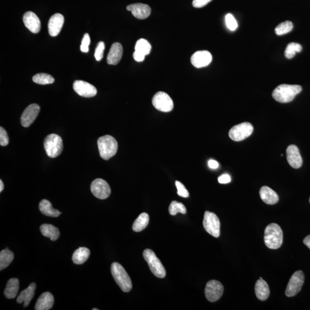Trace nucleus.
<instances>
[{"label":"nucleus","mask_w":310,"mask_h":310,"mask_svg":"<svg viewBox=\"0 0 310 310\" xmlns=\"http://www.w3.org/2000/svg\"><path fill=\"white\" fill-rule=\"evenodd\" d=\"M91 191L97 198L105 199L108 198L111 193V189L105 180L96 179L91 183Z\"/></svg>","instance_id":"12"},{"label":"nucleus","mask_w":310,"mask_h":310,"mask_svg":"<svg viewBox=\"0 0 310 310\" xmlns=\"http://www.w3.org/2000/svg\"><path fill=\"white\" fill-rule=\"evenodd\" d=\"M293 28V25L292 21H286L281 23L277 25L275 28V33L277 35H283L289 33L292 31Z\"/></svg>","instance_id":"34"},{"label":"nucleus","mask_w":310,"mask_h":310,"mask_svg":"<svg viewBox=\"0 0 310 310\" xmlns=\"http://www.w3.org/2000/svg\"><path fill=\"white\" fill-rule=\"evenodd\" d=\"M303 243L310 249V235L305 237L303 240Z\"/></svg>","instance_id":"45"},{"label":"nucleus","mask_w":310,"mask_h":310,"mask_svg":"<svg viewBox=\"0 0 310 310\" xmlns=\"http://www.w3.org/2000/svg\"><path fill=\"white\" fill-rule=\"evenodd\" d=\"M134 58L136 61L138 62H143L145 59V56L140 52H135L134 53Z\"/></svg>","instance_id":"43"},{"label":"nucleus","mask_w":310,"mask_h":310,"mask_svg":"<svg viewBox=\"0 0 310 310\" xmlns=\"http://www.w3.org/2000/svg\"><path fill=\"white\" fill-rule=\"evenodd\" d=\"M305 281V275L302 271H297L293 275L288 284L286 290L287 297H293L301 290Z\"/></svg>","instance_id":"9"},{"label":"nucleus","mask_w":310,"mask_h":310,"mask_svg":"<svg viewBox=\"0 0 310 310\" xmlns=\"http://www.w3.org/2000/svg\"><path fill=\"white\" fill-rule=\"evenodd\" d=\"M255 293L256 297L261 301L266 300L270 294V288L266 281L261 277L256 281L255 285Z\"/></svg>","instance_id":"22"},{"label":"nucleus","mask_w":310,"mask_h":310,"mask_svg":"<svg viewBox=\"0 0 310 310\" xmlns=\"http://www.w3.org/2000/svg\"><path fill=\"white\" fill-rule=\"evenodd\" d=\"M150 222V217L147 213H143L139 215L137 219L133 224L132 229L136 232H140L146 228Z\"/></svg>","instance_id":"29"},{"label":"nucleus","mask_w":310,"mask_h":310,"mask_svg":"<svg viewBox=\"0 0 310 310\" xmlns=\"http://www.w3.org/2000/svg\"><path fill=\"white\" fill-rule=\"evenodd\" d=\"M143 257L149 265L151 271L155 276L161 279L165 277L166 275L165 268L153 251L150 249L144 250Z\"/></svg>","instance_id":"5"},{"label":"nucleus","mask_w":310,"mask_h":310,"mask_svg":"<svg viewBox=\"0 0 310 310\" xmlns=\"http://www.w3.org/2000/svg\"><path fill=\"white\" fill-rule=\"evenodd\" d=\"M23 20L25 26L34 34L39 33L41 29V23L39 17L34 12L28 11L23 16Z\"/></svg>","instance_id":"17"},{"label":"nucleus","mask_w":310,"mask_h":310,"mask_svg":"<svg viewBox=\"0 0 310 310\" xmlns=\"http://www.w3.org/2000/svg\"><path fill=\"white\" fill-rule=\"evenodd\" d=\"M260 195L262 201L266 204L275 205L279 201V196L277 193L268 186L262 187Z\"/></svg>","instance_id":"23"},{"label":"nucleus","mask_w":310,"mask_h":310,"mask_svg":"<svg viewBox=\"0 0 310 310\" xmlns=\"http://www.w3.org/2000/svg\"><path fill=\"white\" fill-rule=\"evenodd\" d=\"M33 80L34 83L42 85L52 84L55 81L52 75L45 73L34 75Z\"/></svg>","instance_id":"32"},{"label":"nucleus","mask_w":310,"mask_h":310,"mask_svg":"<svg viewBox=\"0 0 310 310\" xmlns=\"http://www.w3.org/2000/svg\"><path fill=\"white\" fill-rule=\"evenodd\" d=\"M36 288V286L35 283H31L26 289H25L23 292H21L20 295L17 297V302L18 303L24 302V306L25 308H26V307L29 305L31 300L34 298Z\"/></svg>","instance_id":"24"},{"label":"nucleus","mask_w":310,"mask_h":310,"mask_svg":"<svg viewBox=\"0 0 310 310\" xmlns=\"http://www.w3.org/2000/svg\"><path fill=\"white\" fill-rule=\"evenodd\" d=\"M283 233L279 225L276 224H269L265 229L264 242L268 248L277 249L282 245Z\"/></svg>","instance_id":"2"},{"label":"nucleus","mask_w":310,"mask_h":310,"mask_svg":"<svg viewBox=\"0 0 310 310\" xmlns=\"http://www.w3.org/2000/svg\"><path fill=\"white\" fill-rule=\"evenodd\" d=\"M225 22L226 26L230 31H235L238 27V24L233 16L229 14L226 15L225 17Z\"/></svg>","instance_id":"36"},{"label":"nucleus","mask_w":310,"mask_h":310,"mask_svg":"<svg viewBox=\"0 0 310 310\" xmlns=\"http://www.w3.org/2000/svg\"><path fill=\"white\" fill-rule=\"evenodd\" d=\"M211 1L213 0H193L192 5L195 8H200L204 7Z\"/></svg>","instance_id":"41"},{"label":"nucleus","mask_w":310,"mask_h":310,"mask_svg":"<svg viewBox=\"0 0 310 310\" xmlns=\"http://www.w3.org/2000/svg\"><path fill=\"white\" fill-rule=\"evenodd\" d=\"M90 255V250L87 248L81 247L76 250L72 255V261L75 264L80 265L86 262Z\"/></svg>","instance_id":"28"},{"label":"nucleus","mask_w":310,"mask_h":310,"mask_svg":"<svg viewBox=\"0 0 310 310\" xmlns=\"http://www.w3.org/2000/svg\"><path fill=\"white\" fill-rule=\"evenodd\" d=\"M19 290V280L17 278H12L8 281L4 291V295L9 299L17 296Z\"/></svg>","instance_id":"25"},{"label":"nucleus","mask_w":310,"mask_h":310,"mask_svg":"<svg viewBox=\"0 0 310 310\" xmlns=\"http://www.w3.org/2000/svg\"><path fill=\"white\" fill-rule=\"evenodd\" d=\"M175 185L178 189V195L183 198H188L189 197V192L185 188V186L182 184L181 182L179 181L175 182Z\"/></svg>","instance_id":"38"},{"label":"nucleus","mask_w":310,"mask_h":310,"mask_svg":"<svg viewBox=\"0 0 310 310\" xmlns=\"http://www.w3.org/2000/svg\"><path fill=\"white\" fill-rule=\"evenodd\" d=\"M14 258V254L8 249L2 250L0 253V270L2 271L11 264Z\"/></svg>","instance_id":"30"},{"label":"nucleus","mask_w":310,"mask_h":310,"mask_svg":"<svg viewBox=\"0 0 310 310\" xmlns=\"http://www.w3.org/2000/svg\"><path fill=\"white\" fill-rule=\"evenodd\" d=\"M208 165L210 169H217V168L219 167V164H218L217 161L214 160H210L208 161Z\"/></svg>","instance_id":"44"},{"label":"nucleus","mask_w":310,"mask_h":310,"mask_svg":"<svg viewBox=\"0 0 310 310\" xmlns=\"http://www.w3.org/2000/svg\"><path fill=\"white\" fill-rule=\"evenodd\" d=\"M135 52H140L145 56L150 54L152 47L151 44L147 40L140 39L136 43Z\"/></svg>","instance_id":"31"},{"label":"nucleus","mask_w":310,"mask_h":310,"mask_svg":"<svg viewBox=\"0 0 310 310\" xmlns=\"http://www.w3.org/2000/svg\"><path fill=\"white\" fill-rule=\"evenodd\" d=\"M64 21V17L60 14H54L51 17L48 24L49 33L50 36L55 37L61 33Z\"/></svg>","instance_id":"19"},{"label":"nucleus","mask_w":310,"mask_h":310,"mask_svg":"<svg viewBox=\"0 0 310 310\" xmlns=\"http://www.w3.org/2000/svg\"><path fill=\"white\" fill-rule=\"evenodd\" d=\"M206 231L210 235L218 238L220 236V221L216 214L205 211L203 221Z\"/></svg>","instance_id":"7"},{"label":"nucleus","mask_w":310,"mask_h":310,"mask_svg":"<svg viewBox=\"0 0 310 310\" xmlns=\"http://www.w3.org/2000/svg\"><path fill=\"white\" fill-rule=\"evenodd\" d=\"M40 106L36 103H33L24 110L21 117V124L24 127L30 126L36 120L40 112Z\"/></svg>","instance_id":"13"},{"label":"nucleus","mask_w":310,"mask_h":310,"mask_svg":"<svg viewBox=\"0 0 310 310\" xmlns=\"http://www.w3.org/2000/svg\"><path fill=\"white\" fill-rule=\"evenodd\" d=\"M254 131V127L249 122H242L231 128L229 136L232 140L240 141L248 138Z\"/></svg>","instance_id":"8"},{"label":"nucleus","mask_w":310,"mask_h":310,"mask_svg":"<svg viewBox=\"0 0 310 310\" xmlns=\"http://www.w3.org/2000/svg\"><path fill=\"white\" fill-rule=\"evenodd\" d=\"M302 47L300 44L296 43H290L286 47L284 55L287 59H292L295 55L296 52H301Z\"/></svg>","instance_id":"33"},{"label":"nucleus","mask_w":310,"mask_h":310,"mask_svg":"<svg viewBox=\"0 0 310 310\" xmlns=\"http://www.w3.org/2000/svg\"><path fill=\"white\" fill-rule=\"evenodd\" d=\"M54 299L52 293L46 292L41 295L37 299L34 309L36 310H49L52 308Z\"/></svg>","instance_id":"21"},{"label":"nucleus","mask_w":310,"mask_h":310,"mask_svg":"<svg viewBox=\"0 0 310 310\" xmlns=\"http://www.w3.org/2000/svg\"><path fill=\"white\" fill-rule=\"evenodd\" d=\"M99 310V309H93V310Z\"/></svg>","instance_id":"47"},{"label":"nucleus","mask_w":310,"mask_h":310,"mask_svg":"<svg viewBox=\"0 0 310 310\" xmlns=\"http://www.w3.org/2000/svg\"><path fill=\"white\" fill-rule=\"evenodd\" d=\"M286 154L288 163L291 166L295 169L301 167L303 159L301 155H300L299 148L296 145H291L288 147Z\"/></svg>","instance_id":"16"},{"label":"nucleus","mask_w":310,"mask_h":310,"mask_svg":"<svg viewBox=\"0 0 310 310\" xmlns=\"http://www.w3.org/2000/svg\"><path fill=\"white\" fill-rule=\"evenodd\" d=\"M153 104L157 110L163 112H170L173 108V103L169 94L159 91L153 99Z\"/></svg>","instance_id":"10"},{"label":"nucleus","mask_w":310,"mask_h":310,"mask_svg":"<svg viewBox=\"0 0 310 310\" xmlns=\"http://www.w3.org/2000/svg\"><path fill=\"white\" fill-rule=\"evenodd\" d=\"M73 88L76 93L84 97H93L97 93V88L93 85L84 81H75Z\"/></svg>","instance_id":"14"},{"label":"nucleus","mask_w":310,"mask_h":310,"mask_svg":"<svg viewBox=\"0 0 310 310\" xmlns=\"http://www.w3.org/2000/svg\"><path fill=\"white\" fill-rule=\"evenodd\" d=\"M44 148L50 157L55 158L59 156L63 148V141L58 135L50 134L44 141Z\"/></svg>","instance_id":"6"},{"label":"nucleus","mask_w":310,"mask_h":310,"mask_svg":"<svg viewBox=\"0 0 310 310\" xmlns=\"http://www.w3.org/2000/svg\"><path fill=\"white\" fill-rule=\"evenodd\" d=\"M39 210L41 213L48 217H58L61 214V212L54 209L51 202L46 199H43L40 202Z\"/></svg>","instance_id":"26"},{"label":"nucleus","mask_w":310,"mask_h":310,"mask_svg":"<svg viewBox=\"0 0 310 310\" xmlns=\"http://www.w3.org/2000/svg\"><path fill=\"white\" fill-rule=\"evenodd\" d=\"M281 157L283 156V154H281Z\"/></svg>","instance_id":"48"},{"label":"nucleus","mask_w":310,"mask_h":310,"mask_svg":"<svg viewBox=\"0 0 310 310\" xmlns=\"http://www.w3.org/2000/svg\"><path fill=\"white\" fill-rule=\"evenodd\" d=\"M302 90V88L299 85H280L273 91V97L277 102L290 103Z\"/></svg>","instance_id":"1"},{"label":"nucleus","mask_w":310,"mask_h":310,"mask_svg":"<svg viewBox=\"0 0 310 310\" xmlns=\"http://www.w3.org/2000/svg\"><path fill=\"white\" fill-rule=\"evenodd\" d=\"M111 273L114 279L122 292H130L132 289V280L124 267L118 262H113L111 265Z\"/></svg>","instance_id":"4"},{"label":"nucleus","mask_w":310,"mask_h":310,"mask_svg":"<svg viewBox=\"0 0 310 310\" xmlns=\"http://www.w3.org/2000/svg\"><path fill=\"white\" fill-rule=\"evenodd\" d=\"M309 202H310V199H309Z\"/></svg>","instance_id":"49"},{"label":"nucleus","mask_w":310,"mask_h":310,"mask_svg":"<svg viewBox=\"0 0 310 310\" xmlns=\"http://www.w3.org/2000/svg\"><path fill=\"white\" fill-rule=\"evenodd\" d=\"M40 232L44 236L48 237L52 241H56L60 236L59 229L50 224H43L40 227Z\"/></svg>","instance_id":"27"},{"label":"nucleus","mask_w":310,"mask_h":310,"mask_svg":"<svg viewBox=\"0 0 310 310\" xmlns=\"http://www.w3.org/2000/svg\"><path fill=\"white\" fill-rule=\"evenodd\" d=\"M122 54L123 48L121 44L119 43H113L107 56V63L111 65H118L121 61Z\"/></svg>","instance_id":"20"},{"label":"nucleus","mask_w":310,"mask_h":310,"mask_svg":"<svg viewBox=\"0 0 310 310\" xmlns=\"http://www.w3.org/2000/svg\"><path fill=\"white\" fill-rule=\"evenodd\" d=\"M105 48V43L103 42H100L98 44L94 54L95 58H96L97 61H100L103 59Z\"/></svg>","instance_id":"37"},{"label":"nucleus","mask_w":310,"mask_h":310,"mask_svg":"<svg viewBox=\"0 0 310 310\" xmlns=\"http://www.w3.org/2000/svg\"><path fill=\"white\" fill-rule=\"evenodd\" d=\"M4 183H3L2 180H0V192H2L3 189H4Z\"/></svg>","instance_id":"46"},{"label":"nucleus","mask_w":310,"mask_h":310,"mask_svg":"<svg viewBox=\"0 0 310 310\" xmlns=\"http://www.w3.org/2000/svg\"><path fill=\"white\" fill-rule=\"evenodd\" d=\"M8 144L9 138L7 132L4 128L0 127V145L2 147H5Z\"/></svg>","instance_id":"40"},{"label":"nucleus","mask_w":310,"mask_h":310,"mask_svg":"<svg viewBox=\"0 0 310 310\" xmlns=\"http://www.w3.org/2000/svg\"><path fill=\"white\" fill-rule=\"evenodd\" d=\"M97 144L100 156L104 160H109L118 152V141L111 136L106 135L100 138Z\"/></svg>","instance_id":"3"},{"label":"nucleus","mask_w":310,"mask_h":310,"mask_svg":"<svg viewBox=\"0 0 310 310\" xmlns=\"http://www.w3.org/2000/svg\"><path fill=\"white\" fill-rule=\"evenodd\" d=\"M169 213L172 216H175L179 213L185 214L187 213V209L185 206L182 203L174 201L170 205Z\"/></svg>","instance_id":"35"},{"label":"nucleus","mask_w":310,"mask_h":310,"mask_svg":"<svg viewBox=\"0 0 310 310\" xmlns=\"http://www.w3.org/2000/svg\"><path fill=\"white\" fill-rule=\"evenodd\" d=\"M126 9L131 11L134 17L140 20L149 17L151 13L150 6L141 3L129 5L126 7Z\"/></svg>","instance_id":"18"},{"label":"nucleus","mask_w":310,"mask_h":310,"mask_svg":"<svg viewBox=\"0 0 310 310\" xmlns=\"http://www.w3.org/2000/svg\"><path fill=\"white\" fill-rule=\"evenodd\" d=\"M218 180L221 184H226L230 182L231 178L228 174H223L218 178Z\"/></svg>","instance_id":"42"},{"label":"nucleus","mask_w":310,"mask_h":310,"mask_svg":"<svg viewBox=\"0 0 310 310\" xmlns=\"http://www.w3.org/2000/svg\"><path fill=\"white\" fill-rule=\"evenodd\" d=\"M90 43V37L89 34H84L83 39L82 40L81 46L80 47L81 52H82L86 53L88 52V46H89Z\"/></svg>","instance_id":"39"},{"label":"nucleus","mask_w":310,"mask_h":310,"mask_svg":"<svg viewBox=\"0 0 310 310\" xmlns=\"http://www.w3.org/2000/svg\"><path fill=\"white\" fill-rule=\"evenodd\" d=\"M212 61V55L208 51H199L195 52L191 58L192 65L196 68L207 67Z\"/></svg>","instance_id":"15"},{"label":"nucleus","mask_w":310,"mask_h":310,"mask_svg":"<svg viewBox=\"0 0 310 310\" xmlns=\"http://www.w3.org/2000/svg\"><path fill=\"white\" fill-rule=\"evenodd\" d=\"M224 291V287L219 281L212 280L208 281L205 290L206 298L209 302H216L222 296Z\"/></svg>","instance_id":"11"}]
</instances>
